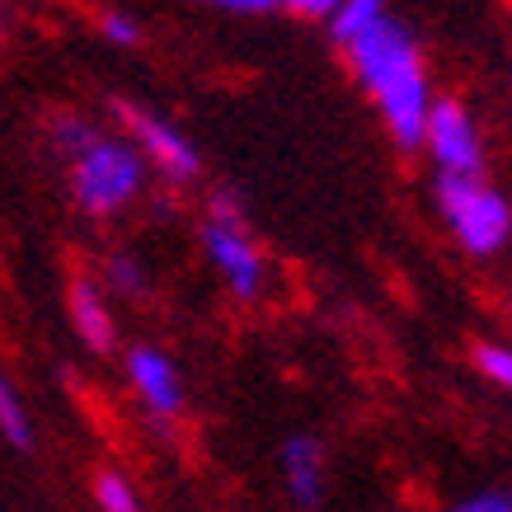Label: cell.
Wrapping results in <instances>:
<instances>
[{
    "mask_svg": "<svg viewBox=\"0 0 512 512\" xmlns=\"http://www.w3.org/2000/svg\"><path fill=\"white\" fill-rule=\"evenodd\" d=\"M325 29L343 52L353 85L367 94V104L390 132V141L400 151H419L423 118L433 109L437 90L414 29L390 10V0H343L325 19Z\"/></svg>",
    "mask_w": 512,
    "mask_h": 512,
    "instance_id": "6da1fadb",
    "label": "cell"
},
{
    "mask_svg": "<svg viewBox=\"0 0 512 512\" xmlns=\"http://www.w3.org/2000/svg\"><path fill=\"white\" fill-rule=\"evenodd\" d=\"M47 141H52L57 156H66L71 198H76V207L85 217L109 221L146 193L151 165L132 146L127 132H104V127L66 113V118H57L47 127Z\"/></svg>",
    "mask_w": 512,
    "mask_h": 512,
    "instance_id": "7a4b0ae2",
    "label": "cell"
},
{
    "mask_svg": "<svg viewBox=\"0 0 512 512\" xmlns=\"http://www.w3.org/2000/svg\"><path fill=\"white\" fill-rule=\"evenodd\" d=\"M433 212L470 259H498L512 245V198L489 174H433Z\"/></svg>",
    "mask_w": 512,
    "mask_h": 512,
    "instance_id": "3957f363",
    "label": "cell"
},
{
    "mask_svg": "<svg viewBox=\"0 0 512 512\" xmlns=\"http://www.w3.org/2000/svg\"><path fill=\"white\" fill-rule=\"evenodd\" d=\"M202 254L217 273V282L235 301L254 306L268 292V254L264 245L249 231L245 207L231 193H217L207 202V217H202Z\"/></svg>",
    "mask_w": 512,
    "mask_h": 512,
    "instance_id": "277c9868",
    "label": "cell"
},
{
    "mask_svg": "<svg viewBox=\"0 0 512 512\" xmlns=\"http://www.w3.org/2000/svg\"><path fill=\"white\" fill-rule=\"evenodd\" d=\"M419 151L428 156L433 174H480L489 165V146H484V127L466 99L456 94H437L419 132Z\"/></svg>",
    "mask_w": 512,
    "mask_h": 512,
    "instance_id": "5b68a950",
    "label": "cell"
},
{
    "mask_svg": "<svg viewBox=\"0 0 512 512\" xmlns=\"http://www.w3.org/2000/svg\"><path fill=\"white\" fill-rule=\"evenodd\" d=\"M113 113H118L123 132L132 137V146L146 156V165H151L160 179L193 184L202 174V151L193 146V137H188L174 118L146 109V104H132V99H113Z\"/></svg>",
    "mask_w": 512,
    "mask_h": 512,
    "instance_id": "8992f818",
    "label": "cell"
},
{
    "mask_svg": "<svg viewBox=\"0 0 512 512\" xmlns=\"http://www.w3.org/2000/svg\"><path fill=\"white\" fill-rule=\"evenodd\" d=\"M123 372H127V386L132 395L141 400V409L160 423H174L184 414L188 404V390H184V372L165 348L156 343H132L123 353Z\"/></svg>",
    "mask_w": 512,
    "mask_h": 512,
    "instance_id": "52a82bcc",
    "label": "cell"
},
{
    "mask_svg": "<svg viewBox=\"0 0 512 512\" xmlns=\"http://www.w3.org/2000/svg\"><path fill=\"white\" fill-rule=\"evenodd\" d=\"M278 470H282V489L296 508H320L325 503V484H329V451L320 437L311 433H292L278 447Z\"/></svg>",
    "mask_w": 512,
    "mask_h": 512,
    "instance_id": "ba28073f",
    "label": "cell"
},
{
    "mask_svg": "<svg viewBox=\"0 0 512 512\" xmlns=\"http://www.w3.org/2000/svg\"><path fill=\"white\" fill-rule=\"evenodd\" d=\"M66 315H71L76 339L85 343L90 353H113V348H118V315H113V296L104 292V282H94V278L71 282Z\"/></svg>",
    "mask_w": 512,
    "mask_h": 512,
    "instance_id": "9c48e42d",
    "label": "cell"
},
{
    "mask_svg": "<svg viewBox=\"0 0 512 512\" xmlns=\"http://www.w3.org/2000/svg\"><path fill=\"white\" fill-rule=\"evenodd\" d=\"M0 437L5 447L15 451H33V419H29V404L15 390V381L0 372Z\"/></svg>",
    "mask_w": 512,
    "mask_h": 512,
    "instance_id": "30bf717a",
    "label": "cell"
},
{
    "mask_svg": "<svg viewBox=\"0 0 512 512\" xmlns=\"http://www.w3.org/2000/svg\"><path fill=\"white\" fill-rule=\"evenodd\" d=\"M470 362H475V376H484L494 390L512 395V343L480 339L475 348H470Z\"/></svg>",
    "mask_w": 512,
    "mask_h": 512,
    "instance_id": "8fae6325",
    "label": "cell"
},
{
    "mask_svg": "<svg viewBox=\"0 0 512 512\" xmlns=\"http://www.w3.org/2000/svg\"><path fill=\"white\" fill-rule=\"evenodd\" d=\"M104 292L123 296V301H146L151 296V278H146V268L132 254H113L109 268H104Z\"/></svg>",
    "mask_w": 512,
    "mask_h": 512,
    "instance_id": "7c38bea8",
    "label": "cell"
},
{
    "mask_svg": "<svg viewBox=\"0 0 512 512\" xmlns=\"http://www.w3.org/2000/svg\"><path fill=\"white\" fill-rule=\"evenodd\" d=\"M94 503H99V512H146L132 480L118 475V470H99L94 475Z\"/></svg>",
    "mask_w": 512,
    "mask_h": 512,
    "instance_id": "4fadbf2b",
    "label": "cell"
},
{
    "mask_svg": "<svg viewBox=\"0 0 512 512\" xmlns=\"http://www.w3.org/2000/svg\"><path fill=\"white\" fill-rule=\"evenodd\" d=\"M447 512H512V480L484 484V489H475V494L456 498Z\"/></svg>",
    "mask_w": 512,
    "mask_h": 512,
    "instance_id": "5bb4252c",
    "label": "cell"
},
{
    "mask_svg": "<svg viewBox=\"0 0 512 512\" xmlns=\"http://www.w3.org/2000/svg\"><path fill=\"white\" fill-rule=\"evenodd\" d=\"M99 33H104L113 47H141V38H146L141 19L127 15V10H104V15H99Z\"/></svg>",
    "mask_w": 512,
    "mask_h": 512,
    "instance_id": "9a60e30c",
    "label": "cell"
},
{
    "mask_svg": "<svg viewBox=\"0 0 512 512\" xmlns=\"http://www.w3.org/2000/svg\"><path fill=\"white\" fill-rule=\"evenodd\" d=\"M343 0H268V10H287L292 19H311V24H325Z\"/></svg>",
    "mask_w": 512,
    "mask_h": 512,
    "instance_id": "2e32d148",
    "label": "cell"
},
{
    "mask_svg": "<svg viewBox=\"0 0 512 512\" xmlns=\"http://www.w3.org/2000/svg\"><path fill=\"white\" fill-rule=\"evenodd\" d=\"M202 5L226 10V15H264V10H268V0H202Z\"/></svg>",
    "mask_w": 512,
    "mask_h": 512,
    "instance_id": "e0dca14e",
    "label": "cell"
}]
</instances>
